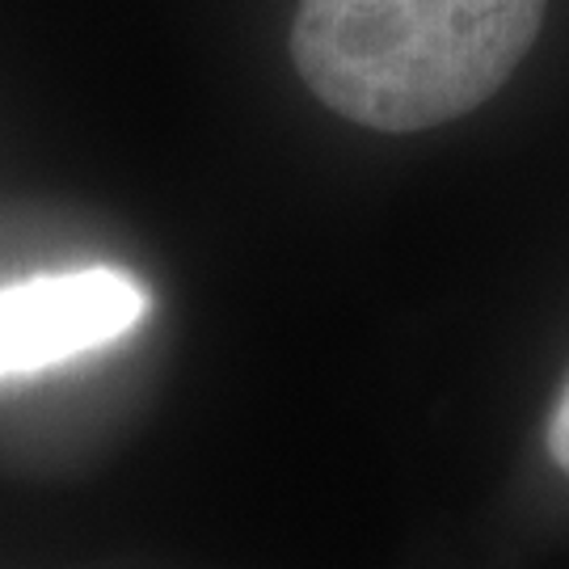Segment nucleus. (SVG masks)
Wrapping results in <instances>:
<instances>
[{"mask_svg":"<svg viewBox=\"0 0 569 569\" xmlns=\"http://www.w3.org/2000/svg\"><path fill=\"white\" fill-rule=\"evenodd\" d=\"M549 0H300L291 60L342 119L427 131L477 110L523 63Z\"/></svg>","mask_w":569,"mask_h":569,"instance_id":"obj_1","label":"nucleus"},{"mask_svg":"<svg viewBox=\"0 0 569 569\" xmlns=\"http://www.w3.org/2000/svg\"><path fill=\"white\" fill-rule=\"evenodd\" d=\"M545 443H549L552 465L566 468V472H569V388L561 392V401H557V409H552L549 435H545Z\"/></svg>","mask_w":569,"mask_h":569,"instance_id":"obj_3","label":"nucleus"},{"mask_svg":"<svg viewBox=\"0 0 569 569\" xmlns=\"http://www.w3.org/2000/svg\"><path fill=\"white\" fill-rule=\"evenodd\" d=\"M143 312L148 291L110 266L0 287V380L34 376L119 342L140 326Z\"/></svg>","mask_w":569,"mask_h":569,"instance_id":"obj_2","label":"nucleus"}]
</instances>
